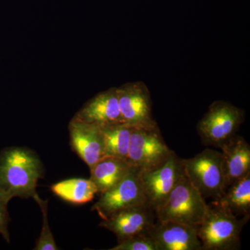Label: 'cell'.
Here are the masks:
<instances>
[{
    "mask_svg": "<svg viewBox=\"0 0 250 250\" xmlns=\"http://www.w3.org/2000/svg\"><path fill=\"white\" fill-rule=\"evenodd\" d=\"M222 149L225 188L250 172V146L244 138L234 136Z\"/></svg>",
    "mask_w": 250,
    "mask_h": 250,
    "instance_id": "5bb4252c",
    "label": "cell"
},
{
    "mask_svg": "<svg viewBox=\"0 0 250 250\" xmlns=\"http://www.w3.org/2000/svg\"><path fill=\"white\" fill-rule=\"evenodd\" d=\"M173 151L167 147L159 127H132L126 161L131 167L147 170L167 160Z\"/></svg>",
    "mask_w": 250,
    "mask_h": 250,
    "instance_id": "52a82bcc",
    "label": "cell"
},
{
    "mask_svg": "<svg viewBox=\"0 0 250 250\" xmlns=\"http://www.w3.org/2000/svg\"><path fill=\"white\" fill-rule=\"evenodd\" d=\"M243 120V110L226 102H215L197 125L202 143L221 148L236 135Z\"/></svg>",
    "mask_w": 250,
    "mask_h": 250,
    "instance_id": "5b68a950",
    "label": "cell"
},
{
    "mask_svg": "<svg viewBox=\"0 0 250 250\" xmlns=\"http://www.w3.org/2000/svg\"><path fill=\"white\" fill-rule=\"evenodd\" d=\"M43 175L42 161L29 148L9 147L0 152V187L11 198L34 197Z\"/></svg>",
    "mask_w": 250,
    "mask_h": 250,
    "instance_id": "6da1fadb",
    "label": "cell"
},
{
    "mask_svg": "<svg viewBox=\"0 0 250 250\" xmlns=\"http://www.w3.org/2000/svg\"><path fill=\"white\" fill-rule=\"evenodd\" d=\"M75 118L100 127L123 124L117 89L99 94L85 105Z\"/></svg>",
    "mask_w": 250,
    "mask_h": 250,
    "instance_id": "4fadbf2b",
    "label": "cell"
},
{
    "mask_svg": "<svg viewBox=\"0 0 250 250\" xmlns=\"http://www.w3.org/2000/svg\"><path fill=\"white\" fill-rule=\"evenodd\" d=\"M154 210L149 206L142 205L122 210L103 220L100 226L114 233L118 243L147 233L154 225Z\"/></svg>",
    "mask_w": 250,
    "mask_h": 250,
    "instance_id": "8fae6325",
    "label": "cell"
},
{
    "mask_svg": "<svg viewBox=\"0 0 250 250\" xmlns=\"http://www.w3.org/2000/svg\"><path fill=\"white\" fill-rule=\"evenodd\" d=\"M215 202L236 216L250 215V172L229 186L223 196Z\"/></svg>",
    "mask_w": 250,
    "mask_h": 250,
    "instance_id": "e0dca14e",
    "label": "cell"
},
{
    "mask_svg": "<svg viewBox=\"0 0 250 250\" xmlns=\"http://www.w3.org/2000/svg\"><path fill=\"white\" fill-rule=\"evenodd\" d=\"M216 203V202H215ZM208 206L203 221L197 227V234L204 250L239 249L240 236L250 215L237 218L231 210L215 204Z\"/></svg>",
    "mask_w": 250,
    "mask_h": 250,
    "instance_id": "7a4b0ae2",
    "label": "cell"
},
{
    "mask_svg": "<svg viewBox=\"0 0 250 250\" xmlns=\"http://www.w3.org/2000/svg\"><path fill=\"white\" fill-rule=\"evenodd\" d=\"M131 166L125 159L104 156L90 169V179L103 194L119 183L129 172Z\"/></svg>",
    "mask_w": 250,
    "mask_h": 250,
    "instance_id": "9a60e30c",
    "label": "cell"
},
{
    "mask_svg": "<svg viewBox=\"0 0 250 250\" xmlns=\"http://www.w3.org/2000/svg\"><path fill=\"white\" fill-rule=\"evenodd\" d=\"M11 199L12 198L0 187V234L8 243H10V217L8 211V205Z\"/></svg>",
    "mask_w": 250,
    "mask_h": 250,
    "instance_id": "44dd1931",
    "label": "cell"
},
{
    "mask_svg": "<svg viewBox=\"0 0 250 250\" xmlns=\"http://www.w3.org/2000/svg\"><path fill=\"white\" fill-rule=\"evenodd\" d=\"M51 190L64 201L74 205L88 203L98 193L96 186L90 179H65L51 186Z\"/></svg>",
    "mask_w": 250,
    "mask_h": 250,
    "instance_id": "2e32d148",
    "label": "cell"
},
{
    "mask_svg": "<svg viewBox=\"0 0 250 250\" xmlns=\"http://www.w3.org/2000/svg\"><path fill=\"white\" fill-rule=\"evenodd\" d=\"M147 233L157 250H204L196 229L184 224L158 221Z\"/></svg>",
    "mask_w": 250,
    "mask_h": 250,
    "instance_id": "7c38bea8",
    "label": "cell"
},
{
    "mask_svg": "<svg viewBox=\"0 0 250 250\" xmlns=\"http://www.w3.org/2000/svg\"><path fill=\"white\" fill-rule=\"evenodd\" d=\"M147 205L140 178L139 169L131 167L126 176L115 187L100 194L98 201L92 207L103 220L122 210Z\"/></svg>",
    "mask_w": 250,
    "mask_h": 250,
    "instance_id": "ba28073f",
    "label": "cell"
},
{
    "mask_svg": "<svg viewBox=\"0 0 250 250\" xmlns=\"http://www.w3.org/2000/svg\"><path fill=\"white\" fill-rule=\"evenodd\" d=\"M139 174L147 205L154 212L185 175L182 159L174 152L159 165L147 170H139Z\"/></svg>",
    "mask_w": 250,
    "mask_h": 250,
    "instance_id": "8992f818",
    "label": "cell"
},
{
    "mask_svg": "<svg viewBox=\"0 0 250 250\" xmlns=\"http://www.w3.org/2000/svg\"><path fill=\"white\" fill-rule=\"evenodd\" d=\"M109 250H157L154 241L147 233L136 235L118 243Z\"/></svg>",
    "mask_w": 250,
    "mask_h": 250,
    "instance_id": "ffe728a7",
    "label": "cell"
},
{
    "mask_svg": "<svg viewBox=\"0 0 250 250\" xmlns=\"http://www.w3.org/2000/svg\"><path fill=\"white\" fill-rule=\"evenodd\" d=\"M123 124L131 127L154 128L152 103L147 88L142 83H132L117 89Z\"/></svg>",
    "mask_w": 250,
    "mask_h": 250,
    "instance_id": "9c48e42d",
    "label": "cell"
},
{
    "mask_svg": "<svg viewBox=\"0 0 250 250\" xmlns=\"http://www.w3.org/2000/svg\"><path fill=\"white\" fill-rule=\"evenodd\" d=\"M34 200L37 202L40 207L41 213L42 215V229H41L40 236L36 241L34 250H58L59 248L54 241L53 234L49 228L48 223V200H43L39 197V194L36 192L34 197Z\"/></svg>",
    "mask_w": 250,
    "mask_h": 250,
    "instance_id": "d6986e66",
    "label": "cell"
},
{
    "mask_svg": "<svg viewBox=\"0 0 250 250\" xmlns=\"http://www.w3.org/2000/svg\"><path fill=\"white\" fill-rule=\"evenodd\" d=\"M101 129L104 144V156H113L126 160L132 127L120 124L104 126Z\"/></svg>",
    "mask_w": 250,
    "mask_h": 250,
    "instance_id": "ac0fdd59",
    "label": "cell"
},
{
    "mask_svg": "<svg viewBox=\"0 0 250 250\" xmlns=\"http://www.w3.org/2000/svg\"><path fill=\"white\" fill-rule=\"evenodd\" d=\"M69 132L72 150L90 169L104 157V144L100 126L75 118L69 125Z\"/></svg>",
    "mask_w": 250,
    "mask_h": 250,
    "instance_id": "30bf717a",
    "label": "cell"
},
{
    "mask_svg": "<svg viewBox=\"0 0 250 250\" xmlns=\"http://www.w3.org/2000/svg\"><path fill=\"white\" fill-rule=\"evenodd\" d=\"M208 208L201 194L184 175L155 210V215L158 221L184 224L197 229Z\"/></svg>",
    "mask_w": 250,
    "mask_h": 250,
    "instance_id": "3957f363",
    "label": "cell"
},
{
    "mask_svg": "<svg viewBox=\"0 0 250 250\" xmlns=\"http://www.w3.org/2000/svg\"><path fill=\"white\" fill-rule=\"evenodd\" d=\"M184 173L205 200L218 201L226 188L222 152L207 148L190 159H182Z\"/></svg>",
    "mask_w": 250,
    "mask_h": 250,
    "instance_id": "277c9868",
    "label": "cell"
}]
</instances>
